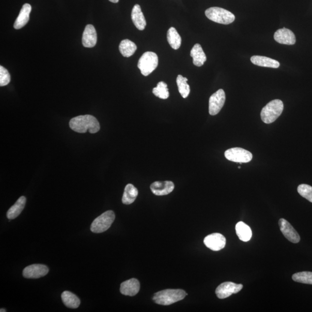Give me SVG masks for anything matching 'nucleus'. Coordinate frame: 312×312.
<instances>
[{"label":"nucleus","mask_w":312,"mask_h":312,"mask_svg":"<svg viewBox=\"0 0 312 312\" xmlns=\"http://www.w3.org/2000/svg\"><path fill=\"white\" fill-rule=\"evenodd\" d=\"M72 130L79 133L94 134L100 130V125L94 116L90 115H80L72 119L70 122Z\"/></svg>","instance_id":"f257e3e1"},{"label":"nucleus","mask_w":312,"mask_h":312,"mask_svg":"<svg viewBox=\"0 0 312 312\" xmlns=\"http://www.w3.org/2000/svg\"><path fill=\"white\" fill-rule=\"evenodd\" d=\"M187 294L181 289H167L155 294L153 300L156 304L170 305L184 299Z\"/></svg>","instance_id":"f03ea898"},{"label":"nucleus","mask_w":312,"mask_h":312,"mask_svg":"<svg viewBox=\"0 0 312 312\" xmlns=\"http://www.w3.org/2000/svg\"><path fill=\"white\" fill-rule=\"evenodd\" d=\"M283 109V103L281 100H274L270 101L263 108L261 112L262 121L266 124H272L281 115Z\"/></svg>","instance_id":"7ed1b4c3"},{"label":"nucleus","mask_w":312,"mask_h":312,"mask_svg":"<svg viewBox=\"0 0 312 312\" xmlns=\"http://www.w3.org/2000/svg\"><path fill=\"white\" fill-rule=\"evenodd\" d=\"M205 16L213 22L229 25L235 19V16L231 12L219 7H211L206 10Z\"/></svg>","instance_id":"20e7f679"},{"label":"nucleus","mask_w":312,"mask_h":312,"mask_svg":"<svg viewBox=\"0 0 312 312\" xmlns=\"http://www.w3.org/2000/svg\"><path fill=\"white\" fill-rule=\"evenodd\" d=\"M158 64V56L154 52H146L144 53L138 62V67L143 76H148L157 67Z\"/></svg>","instance_id":"39448f33"},{"label":"nucleus","mask_w":312,"mask_h":312,"mask_svg":"<svg viewBox=\"0 0 312 312\" xmlns=\"http://www.w3.org/2000/svg\"><path fill=\"white\" fill-rule=\"evenodd\" d=\"M115 213L108 211L96 218L93 222L91 229L93 233H102L109 230L115 220Z\"/></svg>","instance_id":"423d86ee"},{"label":"nucleus","mask_w":312,"mask_h":312,"mask_svg":"<svg viewBox=\"0 0 312 312\" xmlns=\"http://www.w3.org/2000/svg\"><path fill=\"white\" fill-rule=\"evenodd\" d=\"M224 155L227 160L239 163H249L253 158L251 153L241 148L228 149L225 152Z\"/></svg>","instance_id":"0eeeda50"},{"label":"nucleus","mask_w":312,"mask_h":312,"mask_svg":"<svg viewBox=\"0 0 312 312\" xmlns=\"http://www.w3.org/2000/svg\"><path fill=\"white\" fill-rule=\"evenodd\" d=\"M226 101V94L223 89H219L209 98V112L210 115H217L223 107Z\"/></svg>","instance_id":"6e6552de"},{"label":"nucleus","mask_w":312,"mask_h":312,"mask_svg":"<svg viewBox=\"0 0 312 312\" xmlns=\"http://www.w3.org/2000/svg\"><path fill=\"white\" fill-rule=\"evenodd\" d=\"M242 288L243 285L241 284H236L231 281L224 282L217 287L216 295L218 298L225 299L234 294L239 293Z\"/></svg>","instance_id":"1a4fd4ad"},{"label":"nucleus","mask_w":312,"mask_h":312,"mask_svg":"<svg viewBox=\"0 0 312 312\" xmlns=\"http://www.w3.org/2000/svg\"><path fill=\"white\" fill-rule=\"evenodd\" d=\"M203 243L210 250L218 251L223 250L226 246V239L221 234L214 233L206 236Z\"/></svg>","instance_id":"9d476101"},{"label":"nucleus","mask_w":312,"mask_h":312,"mask_svg":"<svg viewBox=\"0 0 312 312\" xmlns=\"http://www.w3.org/2000/svg\"><path fill=\"white\" fill-rule=\"evenodd\" d=\"M279 226H280L281 232L283 234L285 238L289 240V241L294 243V244H297L300 241L301 238H300L298 233L286 219L281 218L279 220Z\"/></svg>","instance_id":"9b49d317"},{"label":"nucleus","mask_w":312,"mask_h":312,"mask_svg":"<svg viewBox=\"0 0 312 312\" xmlns=\"http://www.w3.org/2000/svg\"><path fill=\"white\" fill-rule=\"evenodd\" d=\"M49 272V268L45 265H32L26 267L23 271V277L27 279H38Z\"/></svg>","instance_id":"f8f14e48"},{"label":"nucleus","mask_w":312,"mask_h":312,"mask_svg":"<svg viewBox=\"0 0 312 312\" xmlns=\"http://www.w3.org/2000/svg\"><path fill=\"white\" fill-rule=\"evenodd\" d=\"M274 37L275 40L281 44L292 46L296 43L295 34L290 30L285 28L278 30L275 32Z\"/></svg>","instance_id":"ddd939ff"},{"label":"nucleus","mask_w":312,"mask_h":312,"mask_svg":"<svg viewBox=\"0 0 312 312\" xmlns=\"http://www.w3.org/2000/svg\"><path fill=\"white\" fill-rule=\"evenodd\" d=\"M175 185L172 181L155 182L151 186V191L156 196L169 194L174 190Z\"/></svg>","instance_id":"4468645a"},{"label":"nucleus","mask_w":312,"mask_h":312,"mask_svg":"<svg viewBox=\"0 0 312 312\" xmlns=\"http://www.w3.org/2000/svg\"><path fill=\"white\" fill-rule=\"evenodd\" d=\"M140 290V283L137 279H131L121 285V293L123 295L133 296L137 295Z\"/></svg>","instance_id":"2eb2a0df"},{"label":"nucleus","mask_w":312,"mask_h":312,"mask_svg":"<svg viewBox=\"0 0 312 312\" xmlns=\"http://www.w3.org/2000/svg\"><path fill=\"white\" fill-rule=\"evenodd\" d=\"M97 41V32L94 27L92 25L86 26L82 36V44L86 47H94Z\"/></svg>","instance_id":"dca6fc26"},{"label":"nucleus","mask_w":312,"mask_h":312,"mask_svg":"<svg viewBox=\"0 0 312 312\" xmlns=\"http://www.w3.org/2000/svg\"><path fill=\"white\" fill-rule=\"evenodd\" d=\"M131 19L135 26L139 31H142L145 29L146 21L140 5L136 4L134 5L133 10H132Z\"/></svg>","instance_id":"f3484780"},{"label":"nucleus","mask_w":312,"mask_h":312,"mask_svg":"<svg viewBox=\"0 0 312 312\" xmlns=\"http://www.w3.org/2000/svg\"><path fill=\"white\" fill-rule=\"evenodd\" d=\"M31 11V6L29 4L23 5L20 11L19 16H17L16 22L14 23V28L19 30L23 28L28 23L30 19V14Z\"/></svg>","instance_id":"a211bd4d"},{"label":"nucleus","mask_w":312,"mask_h":312,"mask_svg":"<svg viewBox=\"0 0 312 312\" xmlns=\"http://www.w3.org/2000/svg\"><path fill=\"white\" fill-rule=\"evenodd\" d=\"M250 61L253 64L260 67L278 68L280 66V63L277 61L265 56H253L251 57Z\"/></svg>","instance_id":"6ab92c4d"},{"label":"nucleus","mask_w":312,"mask_h":312,"mask_svg":"<svg viewBox=\"0 0 312 312\" xmlns=\"http://www.w3.org/2000/svg\"><path fill=\"white\" fill-rule=\"evenodd\" d=\"M190 56L193 59V64L197 67H202L206 61L205 54L199 44H196L192 48Z\"/></svg>","instance_id":"aec40b11"},{"label":"nucleus","mask_w":312,"mask_h":312,"mask_svg":"<svg viewBox=\"0 0 312 312\" xmlns=\"http://www.w3.org/2000/svg\"><path fill=\"white\" fill-rule=\"evenodd\" d=\"M26 203V198L24 196L20 197L16 203L8 210L7 214L8 218L10 220L16 218L25 208Z\"/></svg>","instance_id":"412c9836"},{"label":"nucleus","mask_w":312,"mask_h":312,"mask_svg":"<svg viewBox=\"0 0 312 312\" xmlns=\"http://www.w3.org/2000/svg\"><path fill=\"white\" fill-rule=\"evenodd\" d=\"M235 230L237 235L241 241L248 242L250 241L252 232L250 226L246 224L244 222L239 221L236 224Z\"/></svg>","instance_id":"4be33fe9"},{"label":"nucleus","mask_w":312,"mask_h":312,"mask_svg":"<svg viewBox=\"0 0 312 312\" xmlns=\"http://www.w3.org/2000/svg\"><path fill=\"white\" fill-rule=\"evenodd\" d=\"M138 195H139V191L137 188L132 184H128L125 188L122 203L125 205H130L135 202Z\"/></svg>","instance_id":"5701e85b"},{"label":"nucleus","mask_w":312,"mask_h":312,"mask_svg":"<svg viewBox=\"0 0 312 312\" xmlns=\"http://www.w3.org/2000/svg\"><path fill=\"white\" fill-rule=\"evenodd\" d=\"M62 299L64 304L69 308L76 309L79 307L80 304L79 298L68 291H65L62 293Z\"/></svg>","instance_id":"b1692460"},{"label":"nucleus","mask_w":312,"mask_h":312,"mask_svg":"<svg viewBox=\"0 0 312 312\" xmlns=\"http://www.w3.org/2000/svg\"><path fill=\"white\" fill-rule=\"evenodd\" d=\"M137 49V47L133 41L129 40L122 41L119 46V51L125 58L133 56Z\"/></svg>","instance_id":"393cba45"},{"label":"nucleus","mask_w":312,"mask_h":312,"mask_svg":"<svg viewBox=\"0 0 312 312\" xmlns=\"http://www.w3.org/2000/svg\"><path fill=\"white\" fill-rule=\"evenodd\" d=\"M167 41L172 49H178L181 46L182 38L175 28H171L167 32Z\"/></svg>","instance_id":"a878e982"},{"label":"nucleus","mask_w":312,"mask_h":312,"mask_svg":"<svg viewBox=\"0 0 312 312\" xmlns=\"http://www.w3.org/2000/svg\"><path fill=\"white\" fill-rule=\"evenodd\" d=\"M187 81V78L183 77L181 75H179L176 78L179 92L184 98H187L190 92V86L188 85Z\"/></svg>","instance_id":"bb28decb"},{"label":"nucleus","mask_w":312,"mask_h":312,"mask_svg":"<svg viewBox=\"0 0 312 312\" xmlns=\"http://www.w3.org/2000/svg\"><path fill=\"white\" fill-rule=\"evenodd\" d=\"M153 94L158 98L166 100L169 97V90L168 89L167 84L164 82H160L157 83V87L153 89Z\"/></svg>","instance_id":"cd10ccee"},{"label":"nucleus","mask_w":312,"mask_h":312,"mask_svg":"<svg viewBox=\"0 0 312 312\" xmlns=\"http://www.w3.org/2000/svg\"><path fill=\"white\" fill-rule=\"evenodd\" d=\"M294 281L298 283L312 284V272H301L296 273L292 276Z\"/></svg>","instance_id":"c85d7f7f"},{"label":"nucleus","mask_w":312,"mask_h":312,"mask_svg":"<svg viewBox=\"0 0 312 312\" xmlns=\"http://www.w3.org/2000/svg\"><path fill=\"white\" fill-rule=\"evenodd\" d=\"M298 193L312 203V187L306 184L300 185L297 188Z\"/></svg>","instance_id":"c756f323"},{"label":"nucleus","mask_w":312,"mask_h":312,"mask_svg":"<svg viewBox=\"0 0 312 312\" xmlns=\"http://www.w3.org/2000/svg\"><path fill=\"white\" fill-rule=\"evenodd\" d=\"M11 81V76L9 72L2 66H0V86L8 85Z\"/></svg>","instance_id":"7c9ffc66"},{"label":"nucleus","mask_w":312,"mask_h":312,"mask_svg":"<svg viewBox=\"0 0 312 312\" xmlns=\"http://www.w3.org/2000/svg\"><path fill=\"white\" fill-rule=\"evenodd\" d=\"M109 1L113 3H117L119 2V0H109Z\"/></svg>","instance_id":"2f4dec72"},{"label":"nucleus","mask_w":312,"mask_h":312,"mask_svg":"<svg viewBox=\"0 0 312 312\" xmlns=\"http://www.w3.org/2000/svg\"><path fill=\"white\" fill-rule=\"evenodd\" d=\"M0 312H7V311H6L5 310H4V309H1V310H0Z\"/></svg>","instance_id":"473e14b6"},{"label":"nucleus","mask_w":312,"mask_h":312,"mask_svg":"<svg viewBox=\"0 0 312 312\" xmlns=\"http://www.w3.org/2000/svg\"><path fill=\"white\" fill-rule=\"evenodd\" d=\"M241 166H239V167H238V169H241Z\"/></svg>","instance_id":"72a5a7b5"}]
</instances>
